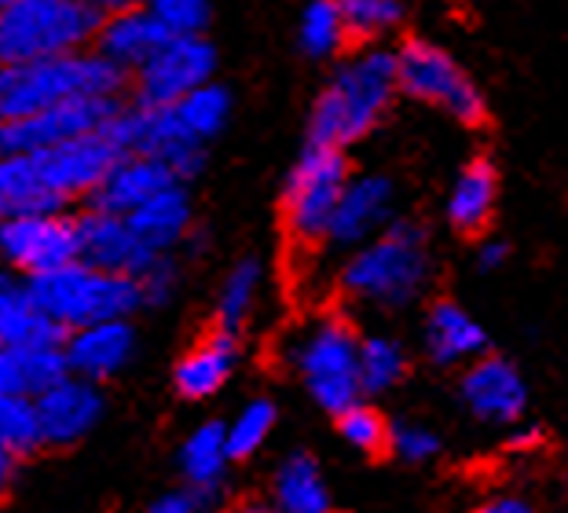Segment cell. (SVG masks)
<instances>
[{"label": "cell", "mask_w": 568, "mask_h": 513, "mask_svg": "<svg viewBox=\"0 0 568 513\" xmlns=\"http://www.w3.org/2000/svg\"><path fill=\"white\" fill-rule=\"evenodd\" d=\"M48 341H67V338L33 309L27 286L11 283L8 290H0V349L22 352L33 345H48Z\"/></svg>", "instance_id": "cell-27"}, {"label": "cell", "mask_w": 568, "mask_h": 513, "mask_svg": "<svg viewBox=\"0 0 568 513\" xmlns=\"http://www.w3.org/2000/svg\"><path fill=\"white\" fill-rule=\"evenodd\" d=\"M143 309H165L180 293V264L173 256H154V264L136 279Z\"/></svg>", "instance_id": "cell-39"}, {"label": "cell", "mask_w": 568, "mask_h": 513, "mask_svg": "<svg viewBox=\"0 0 568 513\" xmlns=\"http://www.w3.org/2000/svg\"><path fill=\"white\" fill-rule=\"evenodd\" d=\"M286 363L308 396L334 419L356 408L359 389V334L337 312H320L286 334Z\"/></svg>", "instance_id": "cell-5"}, {"label": "cell", "mask_w": 568, "mask_h": 513, "mask_svg": "<svg viewBox=\"0 0 568 513\" xmlns=\"http://www.w3.org/2000/svg\"><path fill=\"white\" fill-rule=\"evenodd\" d=\"M506 253H510V250H506L503 242H488V247L480 250L477 264L485 268V272H495V268H503V264H506Z\"/></svg>", "instance_id": "cell-45"}, {"label": "cell", "mask_w": 568, "mask_h": 513, "mask_svg": "<svg viewBox=\"0 0 568 513\" xmlns=\"http://www.w3.org/2000/svg\"><path fill=\"white\" fill-rule=\"evenodd\" d=\"M176 114L184 121V129L195 137L199 143L210 147V140H216L227 125V118H232V92L224 89V84H202L187 95V100L176 103Z\"/></svg>", "instance_id": "cell-31"}, {"label": "cell", "mask_w": 568, "mask_h": 513, "mask_svg": "<svg viewBox=\"0 0 568 513\" xmlns=\"http://www.w3.org/2000/svg\"><path fill=\"white\" fill-rule=\"evenodd\" d=\"M213 73L216 48L210 37H180V41H165L129 81L140 107H176L195 89L210 84Z\"/></svg>", "instance_id": "cell-11"}, {"label": "cell", "mask_w": 568, "mask_h": 513, "mask_svg": "<svg viewBox=\"0 0 568 513\" xmlns=\"http://www.w3.org/2000/svg\"><path fill=\"white\" fill-rule=\"evenodd\" d=\"M136 326L132 320H111V323H95L84 326L78 334H67L63 352H67V366L70 378H81V382L103 385L125 371L136 356Z\"/></svg>", "instance_id": "cell-17"}, {"label": "cell", "mask_w": 568, "mask_h": 513, "mask_svg": "<svg viewBox=\"0 0 568 513\" xmlns=\"http://www.w3.org/2000/svg\"><path fill=\"white\" fill-rule=\"evenodd\" d=\"M176 183L180 180L169 173L162 162L122 154L111 173H106V180L100 183V191L92 194L89 210H100V213H111V217H132L151 199H159L162 191L176 188Z\"/></svg>", "instance_id": "cell-21"}, {"label": "cell", "mask_w": 568, "mask_h": 513, "mask_svg": "<svg viewBox=\"0 0 568 513\" xmlns=\"http://www.w3.org/2000/svg\"><path fill=\"white\" fill-rule=\"evenodd\" d=\"M8 286H11V279H8L4 268H0V290H8Z\"/></svg>", "instance_id": "cell-48"}, {"label": "cell", "mask_w": 568, "mask_h": 513, "mask_svg": "<svg viewBox=\"0 0 568 513\" xmlns=\"http://www.w3.org/2000/svg\"><path fill=\"white\" fill-rule=\"evenodd\" d=\"M477 513H536V510H531V503H525V499H517V495H499V499H488V503L480 506Z\"/></svg>", "instance_id": "cell-44"}, {"label": "cell", "mask_w": 568, "mask_h": 513, "mask_svg": "<svg viewBox=\"0 0 568 513\" xmlns=\"http://www.w3.org/2000/svg\"><path fill=\"white\" fill-rule=\"evenodd\" d=\"M165 41L169 37L148 4H111L92 41V52L103 56L114 70H122L125 78H132Z\"/></svg>", "instance_id": "cell-18"}, {"label": "cell", "mask_w": 568, "mask_h": 513, "mask_svg": "<svg viewBox=\"0 0 568 513\" xmlns=\"http://www.w3.org/2000/svg\"><path fill=\"white\" fill-rule=\"evenodd\" d=\"M429 275L433 261L426 228L418 220H393L378 239L348 253L337 286L348 301L396 312L422 298Z\"/></svg>", "instance_id": "cell-2"}, {"label": "cell", "mask_w": 568, "mask_h": 513, "mask_svg": "<svg viewBox=\"0 0 568 513\" xmlns=\"http://www.w3.org/2000/svg\"><path fill=\"white\" fill-rule=\"evenodd\" d=\"M407 374V352L396 338L371 334L359 338V389L367 396L389 393L404 382Z\"/></svg>", "instance_id": "cell-30"}, {"label": "cell", "mask_w": 568, "mask_h": 513, "mask_svg": "<svg viewBox=\"0 0 568 513\" xmlns=\"http://www.w3.org/2000/svg\"><path fill=\"white\" fill-rule=\"evenodd\" d=\"M216 513H275V510H272V503H261V499H243V503H232Z\"/></svg>", "instance_id": "cell-46"}, {"label": "cell", "mask_w": 568, "mask_h": 513, "mask_svg": "<svg viewBox=\"0 0 568 513\" xmlns=\"http://www.w3.org/2000/svg\"><path fill=\"white\" fill-rule=\"evenodd\" d=\"M106 11L100 0H0V67L89 52Z\"/></svg>", "instance_id": "cell-4"}, {"label": "cell", "mask_w": 568, "mask_h": 513, "mask_svg": "<svg viewBox=\"0 0 568 513\" xmlns=\"http://www.w3.org/2000/svg\"><path fill=\"white\" fill-rule=\"evenodd\" d=\"M78 253V213L70 210L27 213L0 224V268L4 272L38 279L74 264Z\"/></svg>", "instance_id": "cell-10"}, {"label": "cell", "mask_w": 568, "mask_h": 513, "mask_svg": "<svg viewBox=\"0 0 568 513\" xmlns=\"http://www.w3.org/2000/svg\"><path fill=\"white\" fill-rule=\"evenodd\" d=\"M261 283H264V264L257 256H243L227 268L221 290H216V330H227V334H239L246 326V320L257 309L261 298Z\"/></svg>", "instance_id": "cell-29"}, {"label": "cell", "mask_w": 568, "mask_h": 513, "mask_svg": "<svg viewBox=\"0 0 568 513\" xmlns=\"http://www.w3.org/2000/svg\"><path fill=\"white\" fill-rule=\"evenodd\" d=\"M176 466H180V476H184V487L205 495L213 506H221L224 473L232 466L224 422H202L199 430H191L176 451Z\"/></svg>", "instance_id": "cell-24"}, {"label": "cell", "mask_w": 568, "mask_h": 513, "mask_svg": "<svg viewBox=\"0 0 568 513\" xmlns=\"http://www.w3.org/2000/svg\"><path fill=\"white\" fill-rule=\"evenodd\" d=\"M27 293H30L33 309H38L63 338L95 323L132 320V315L143 309L140 290L132 279L95 272V268L81 261L59 268V272L27 279Z\"/></svg>", "instance_id": "cell-6"}, {"label": "cell", "mask_w": 568, "mask_h": 513, "mask_svg": "<svg viewBox=\"0 0 568 513\" xmlns=\"http://www.w3.org/2000/svg\"><path fill=\"white\" fill-rule=\"evenodd\" d=\"M348 158L331 147H305L283 188V228L297 253L320 250L331 239L334 210L348 183Z\"/></svg>", "instance_id": "cell-7"}, {"label": "cell", "mask_w": 568, "mask_h": 513, "mask_svg": "<svg viewBox=\"0 0 568 513\" xmlns=\"http://www.w3.org/2000/svg\"><path fill=\"white\" fill-rule=\"evenodd\" d=\"M48 210H67V205L48 194L30 158H0V224Z\"/></svg>", "instance_id": "cell-28"}, {"label": "cell", "mask_w": 568, "mask_h": 513, "mask_svg": "<svg viewBox=\"0 0 568 513\" xmlns=\"http://www.w3.org/2000/svg\"><path fill=\"white\" fill-rule=\"evenodd\" d=\"M525 378L517 374L514 363L499 356H480L463 374V403L480 422H517L525 414Z\"/></svg>", "instance_id": "cell-19"}, {"label": "cell", "mask_w": 568, "mask_h": 513, "mask_svg": "<svg viewBox=\"0 0 568 513\" xmlns=\"http://www.w3.org/2000/svg\"><path fill=\"white\" fill-rule=\"evenodd\" d=\"M239 366V334H227V330H210L205 338H199L184 356L173 366V389L180 400H210L227 385V378L235 374Z\"/></svg>", "instance_id": "cell-20"}, {"label": "cell", "mask_w": 568, "mask_h": 513, "mask_svg": "<svg viewBox=\"0 0 568 513\" xmlns=\"http://www.w3.org/2000/svg\"><path fill=\"white\" fill-rule=\"evenodd\" d=\"M118 158L122 154H118L111 137H106V132H92V137L59 143L52 151L33 154L30 162L38 169L48 194L70 210V202H78V199L92 202V194L100 191V183L114 169Z\"/></svg>", "instance_id": "cell-13"}, {"label": "cell", "mask_w": 568, "mask_h": 513, "mask_svg": "<svg viewBox=\"0 0 568 513\" xmlns=\"http://www.w3.org/2000/svg\"><path fill=\"white\" fill-rule=\"evenodd\" d=\"M396 89V52L389 48H359L326 81L308 118V143L345 151L364 140L385 118Z\"/></svg>", "instance_id": "cell-1"}, {"label": "cell", "mask_w": 568, "mask_h": 513, "mask_svg": "<svg viewBox=\"0 0 568 513\" xmlns=\"http://www.w3.org/2000/svg\"><path fill=\"white\" fill-rule=\"evenodd\" d=\"M11 393H19V396H22L16 352H4V349H0V396H11Z\"/></svg>", "instance_id": "cell-42"}, {"label": "cell", "mask_w": 568, "mask_h": 513, "mask_svg": "<svg viewBox=\"0 0 568 513\" xmlns=\"http://www.w3.org/2000/svg\"><path fill=\"white\" fill-rule=\"evenodd\" d=\"M275 513H334L331 484L308 451H290L272 476Z\"/></svg>", "instance_id": "cell-25"}, {"label": "cell", "mask_w": 568, "mask_h": 513, "mask_svg": "<svg viewBox=\"0 0 568 513\" xmlns=\"http://www.w3.org/2000/svg\"><path fill=\"white\" fill-rule=\"evenodd\" d=\"M19 455H11L8 447H0V499H4L11 487H16V481H19Z\"/></svg>", "instance_id": "cell-43"}, {"label": "cell", "mask_w": 568, "mask_h": 513, "mask_svg": "<svg viewBox=\"0 0 568 513\" xmlns=\"http://www.w3.org/2000/svg\"><path fill=\"white\" fill-rule=\"evenodd\" d=\"M389 451L393 455H400L404 462H429V459H437V451H440V436L429 430V425H418V422H400V425H393V433H389Z\"/></svg>", "instance_id": "cell-40"}, {"label": "cell", "mask_w": 568, "mask_h": 513, "mask_svg": "<svg viewBox=\"0 0 568 513\" xmlns=\"http://www.w3.org/2000/svg\"><path fill=\"white\" fill-rule=\"evenodd\" d=\"M118 154H136L162 162L180 183L195 180L205 169V143H199L180 121L176 107H140L122 103V110L103 129Z\"/></svg>", "instance_id": "cell-8"}, {"label": "cell", "mask_w": 568, "mask_h": 513, "mask_svg": "<svg viewBox=\"0 0 568 513\" xmlns=\"http://www.w3.org/2000/svg\"><path fill=\"white\" fill-rule=\"evenodd\" d=\"M0 447H8L11 455L27 459L33 451H41V422H38V403L30 396H0Z\"/></svg>", "instance_id": "cell-35"}, {"label": "cell", "mask_w": 568, "mask_h": 513, "mask_svg": "<svg viewBox=\"0 0 568 513\" xmlns=\"http://www.w3.org/2000/svg\"><path fill=\"white\" fill-rule=\"evenodd\" d=\"M393 199L396 188L389 177L382 173H364L348 177L342 202L334 210L331 224V247H367L371 239H378L385 228L393 224Z\"/></svg>", "instance_id": "cell-16"}, {"label": "cell", "mask_w": 568, "mask_h": 513, "mask_svg": "<svg viewBox=\"0 0 568 513\" xmlns=\"http://www.w3.org/2000/svg\"><path fill=\"white\" fill-rule=\"evenodd\" d=\"M78 239L81 253L78 261L95 268V272L118 275V279H136L154 264V256L143 242L136 239V231L129 228L125 217H111L100 210H84L78 213Z\"/></svg>", "instance_id": "cell-14"}, {"label": "cell", "mask_w": 568, "mask_h": 513, "mask_svg": "<svg viewBox=\"0 0 568 513\" xmlns=\"http://www.w3.org/2000/svg\"><path fill=\"white\" fill-rule=\"evenodd\" d=\"M348 33L342 22V8L334 0H312V4L301 11L297 22V44L308 59H334L345 48Z\"/></svg>", "instance_id": "cell-32"}, {"label": "cell", "mask_w": 568, "mask_h": 513, "mask_svg": "<svg viewBox=\"0 0 568 513\" xmlns=\"http://www.w3.org/2000/svg\"><path fill=\"white\" fill-rule=\"evenodd\" d=\"M275 422H280V411H275L272 400H250L246 408H239L235 419L224 422L227 455H232V462L257 455V451L268 444Z\"/></svg>", "instance_id": "cell-33"}, {"label": "cell", "mask_w": 568, "mask_h": 513, "mask_svg": "<svg viewBox=\"0 0 568 513\" xmlns=\"http://www.w3.org/2000/svg\"><path fill=\"white\" fill-rule=\"evenodd\" d=\"M148 513H216V506L191 487H173V492H162L154 499Z\"/></svg>", "instance_id": "cell-41"}, {"label": "cell", "mask_w": 568, "mask_h": 513, "mask_svg": "<svg viewBox=\"0 0 568 513\" xmlns=\"http://www.w3.org/2000/svg\"><path fill=\"white\" fill-rule=\"evenodd\" d=\"M342 22L348 41H378L404 22V4L396 0H342Z\"/></svg>", "instance_id": "cell-36"}, {"label": "cell", "mask_w": 568, "mask_h": 513, "mask_svg": "<svg viewBox=\"0 0 568 513\" xmlns=\"http://www.w3.org/2000/svg\"><path fill=\"white\" fill-rule=\"evenodd\" d=\"M16 366H19L22 396H30V400L44 396L48 389H55L59 382L70 378L63 341H48V345H33V349L16 352Z\"/></svg>", "instance_id": "cell-34"}, {"label": "cell", "mask_w": 568, "mask_h": 513, "mask_svg": "<svg viewBox=\"0 0 568 513\" xmlns=\"http://www.w3.org/2000/svg\"><path fill=\"white\" fill-rule=\"evenodd\" d=\"M151 16L159 19L169 41L180 37H205L213 22V8L205 0H151Z\"/></svg>", "instance_id": "cell-38"}, {"label": "cell", "mask_w": 568, "mask_h": 513, "mask_svg": "<svg viewBox=\"0 0 568 513\" xmlns=\"http://www.w3.org/2000/svg\"><path fill=\"white\" fill-rule=\"evenodd\" d=\"M125 220L151 253L173 256V250L184 247L195 231V202L187 194V183H176Z\"/></svg>", "instance_id": "cell-22"}, {"label": "cell", "mask_w": 568, "mask_h": 513, "mask_svg": "<svg viewBox=\"0 0 568 513\" xmlns=\"http://www.w3.org/2000/svg\"><path fill=\"white\" fill-rule=\"evenodd\" d=\"M539 430H517L514 436H510V447H536L539 444Z\"/></svg>", "instance_id": "cell-47"}, {"label": "cell", "mask_w": 568, "mask_h": 513, "mask_svg": "<svg viewBox=\"0 0 568 513\" xmlns=\"http://www.w3.org/2000/svg\"><path fill=\"white\" fill-rule=\"evenodd\" d=\"M495 199H499V173L488 158H474L447 194V224L458 235H480L491 224Z\"/></svg>", "instance_id": "cell-26"}, {"label": "cell", "mask_w": 568, "mask_h": 513, "mask_svg": "<svg viewBox=\"0 0 568 513\" xmlns=\"http://www.w3.org/2000/svg\"><path fill=\"white\" fill-rule=\"evenodd\" d=\"M337 433H342L348 447L364 451V455H382V451H389L393 425L385 422L371 403H356V408L337 414Z\"/></svg>", "instance_id": "cell-37"}, {"label": "cell", "mask_w": 568, "mask_h": 513, "mask_svg": "<svg viewBox=\"0 0 568 513\" xmlns=\"http://www.w3.org/2000/svg\"><path fill=\"white\" fill-rule=\"evenodd\" d=\"M396 89L410 100L447 110L463 125H480L488 110L485 95L469 81V73L440 44L422 41V37H410L396 52Z\"/></svg>", "instance_id": "cell-9"}, {"label": "cell", "mask_w": 568, "mask_h": 513, "mask_svg": "<svg viewBox=\"0 0 568 513\" xmlns=\"http://www.w3.org/2000/svg\"><path fill=\"white\" fill-rule=\"evenodd\" d=\"M129 78L92 48L48 63L0 67V125L38 118L70 100H122Z\"/></svg>", "instance_id": "cell-3"}, {"label": "cell", "mask_w": 568, "mask_h": 513, "mask_svg": "<svg viewBox=\"0 0 568 513\" xmlns=\"http://www.w3.org/2000/svg\"><path fill=\"white\" fill-rule=\"evenodd\" d=\"M426 352L433 363L452 366V363H477L480 352L488 345V334L463 304L455 301H433L426 312V330H422Z\"/></svg>", "instance_id": "cell-23"}, {"label": "cell", "mask_w": 568, "mask_h": 513, "mask_svg": "<svg viewBox=\"0 0 568 513\" xmlns=\"http://www.w3.org/2000/svg\"><path fill=\"white\" fill-rule=\"evenodd\" d=\"M118 110H122V100H70L38 118L0 125V158H33L59 143L103 132Z\"/></svg>", "instance_id": "cell-12"}, {"label": "cell", "mask_w": 568, "mask_h": 513, "mask_svg": "<svg viewBox=\"0 0 568 513\" xmlns=\"http://www.w3.org/2000/svg\"><path fill=\"white\" fill-rule=\"evenodd\" d=\"M38 403V422H41V444L44 447H74L84 436L95 433V425L103 422L106 396L100 385L81 382V378H67L55 389H48Z\"/></svg>", "instance_id": "cell-15"}]
</instances>
